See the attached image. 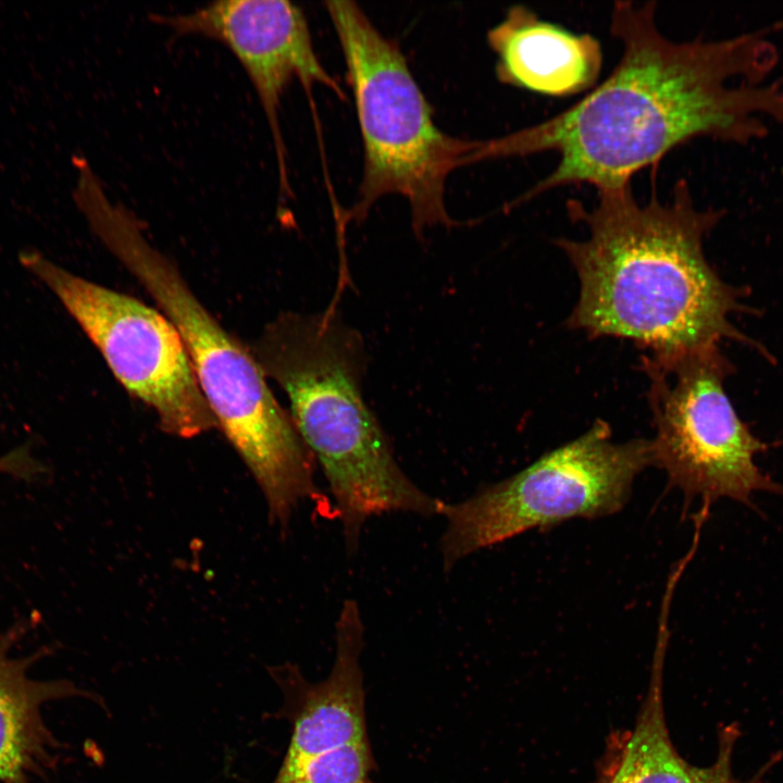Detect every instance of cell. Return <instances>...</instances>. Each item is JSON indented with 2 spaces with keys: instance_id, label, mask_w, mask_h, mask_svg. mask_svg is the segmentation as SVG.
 Masks as SVG:
<instances>
[{
  "instance_id": "cell-11",
  "label": "cell",
  "mask_w": 783,
  "mask_h": 783,
  "mask_svg": "<svg viewBox=\"0 0 783 783\" xmlns=\"http://www.w3.org/2000/svg\"><path fill=\"white\" fill-rule=\"evenodd\" d=\"M502 84L550 97L589 91L602 67L600 42L542 20L524 5L511 7L487 33Z\"/></svg>"
},
{
  "instance_id": "cell-5",
  "label": "cell",
  "mask_w": 783,
  "mask_h": 783,
  "mask_svg": "<svg viewBox=\"0 0 783 783\" xmlns=\"http://www.w3.org/2000/svg\"><path fill=\"white\" fill-rule=\"evenodd\" d=\"M356 101L363 141V175L357 200L345 217L363 219L390 194L410 206L418 236L427 227H451L445 184L457 167L472 164L475 140L447 135L399 47L352 1H327Z\"/></svg>"
},
{
  "instance_id": "cell-9",
  "label": "cell",
  "mask_w": 783,
  "mask_h": 783,
  "mask_svg": "<svg viewBox=\"0 0 783 783\" xmlns=\"http://www.w3.org/2000/svg\"><path fill=\"white\" fill-rule=\"evenodd\" d=\"M150 18L177 35L215 39L234 53L260 99L277 156L281 191L289 194L278 113L285 89L297 78L309 97L320 84L344 98L314 51L303 11L285 0H220L187 13Z\"/></svg>"
},
{
  "instance_id": "cell-15",
  "label": "cell",
  "mask_w": 783,
  "mask_h": 783,
  "mask_svg": "<svg viewBox=\"0 0 783 783\" xmlns=\"http://www.w3.org/2000/svg\"><path fill=\"white\" fill-rule=\"evenodd\" d=\"M359 783H371V782H370V781H368V780H364V781H362V782H359Z\"/></svg>"
},
{
  "instance_id": "cell-6",
  "label": "cell",
  "mask_w": 783,
  "mask_h": 783,
  "mask_svg": "<svg viewBox=\"0 0 783 783\" xmlns=\"http://www.w3.org/2000/svg\"><path fill=\"white\" fill-rule=\"evenodd\" d=\"M650 465L649 439L616 443L609 424L597 420L515 474L462 501H445L443 567L448 572L467 556L534 529L618 513L636 476Z\"/></svg>"
},
{
  "instance_id": "cell-1",
  "label": "cell",
  "mask_w": 783,
  "mask_h": 783,
  "mask_svg": "<svg viewBox=\"0 0 783 783\" xmlns=\"http://www.w3.org/2000/svg\"><path fill=\"white\" fill-rule=\"evenodd\" d=\"M610 33L622 48L612 72L573 105L505 136L481 140L480 161L545 151L555 169L511 207L561 186L597 191L631 184L696 138L747 144L783 120V77L762 32L674 41L656 22V3L617 1Z\"/></svg>"
},
{
  "instance_id": "cell-7",
  "label": "cell",
  "mask_w": 783,
  "mask_h": 783,
  "mask_svg": "<svg viewBox=\"0 0 783 783\" xmlns=\"http://www.w3.org/2000/svg\"><path fill=\"white\" fill-rule=\"evenodd\" d=\"M648 402L656 435L652 463L667 473L685 505L729 498L757 511L756 492L783 486L756 463L768 446L737 415L724 388L733 365L719 345L672 355H645Z\"/></svg>"
},
{
  "instance_id": "cell-3",
  "label": "cell",
  "mask_w": 783,
  "mask_h": 783,
  "mask_svg": "<svg viewBox=\"0 0 783 783\" xmlns=\"http://www.w3.org/2000/svg\"><path fill=\"white\" fill-rule=\"evenodd\" d=\"M75 202L96 236L176 327L217 426L251 471L272 521L286 526L301 502L319 495L314 458L259 364L148 241L136 215L112 201L101 183L85 185Z\"/></svg>"
},
{
  "instance_id": "cell-8",
  "label": "cell",
  "mask_w": 783,
  "mask_h": 783,
  "mask_svg": "<svg viewBox=\"0 0 783 783\" xmlns=\"http://www.w3.org/2000/svg\"><path fill=\"white\" fill-rule=\"evenodd\" d=\"M18 261L61 302L120 383L156 412L166 433L192 438L217 426L182 337L166 315L67 271L35 249L22 251Z\"/></svg>"
},
{
  "instance_id": "cell-2",
  "label": "cell",
  "mask_w": 783,
  "mask_h": 783,
  "mask_svg": "<svg viewBox=\"0 0 783 783\" xmlns=\"http://www.w3.org/2000/svg\"><path fill=\"white\" fill-rule=\"evenodd\" d=\"M567 209L588 232L582 240H555L580 282L569 327L593 338L630 339L649 355L687 352L724 338L763 350L732 323V314L748 311L744 293L721 279L705 256V236L723 211L697 209L685 181L666 202L655 190L638 202L630 184L598 190L591 210L576 199Z\"/></svg>"
},
{
  "instance_id": "cell-14",
  "label": "cell",
  "mask_w": 783,
  "mask_h": 783,
  "mask_svg": "<svg viewBox=\"0 0 783 783\" xmlns=\"http://www.w3.org/2000/svg\"><path fill=\"white\" fill-rule=\"evenodd\" d=\"M375 762L369 741L351 743L290 765H281L272 783H359Z\"/></svg>"
},
{
  "instance_id": "cell-13",
  "label": "cell",
  "mask_w": 783,
  "mask_h": 783,
  "mask_svg": "<svg viewBox=\"0 0 783 783\" xmlns=\"http://www.w3.org/2000/svg\"><path fill=\"white\" fill-rule=\"evenodd\" d=\"M648 692L632 732L618 743L601 783H762L781 759L776 754L749 780H739L732 770L733 751L741 731L736 723L719 731V750L709 767L684 760L673 746L663 711L662 673L669 632L658 629Z\"/></svg>"
},
{
  "instance_id": "cell-12",
  "label": "cell",
  "mask_w": 783,
  "mask_h": 783,
  "mask_svg": "<svg viewBox=\"0 0 783 783\" xmlns=\"http://www.w3.org/2000/svg\"><path fill=\"white\" fill-rule=\"evenodd\" d=\"M32 624L20 621L0 633V782L34 783L57 765L60 743L42 717L46 703L70 697L98 700L66 680L36 681L29 668L49 650L15 658L11 649Z\"/></svg>"
},
{
  "instance_id": "cell-10",
  "label": "cell",
  "mask_w": 783,
  "mask_h": 783,
  "mask_svg": "<svg viewBox=\"0 0 783 783\" xmlns=\"http://www.w3.org/2000/svg\"><path fill=\"white\" fill-rule=\"evenodd\" d=\"M363 633L358 604L347 599L336 622V656L326 679L310 683L289 662L269 669L283 694L278 717L293 725L282 765L368 739L360 667Z\"/></svg>"
},
{
  "instance_id": "cell-4",
  "label": "cell",
  "mask_w": 783,
  "mask_h": 783,
  "mask_svg": "<svg viewBox=\"0 0 783 783\" xmlns=\"http://www.w3.org/2000/svg\"><path fill=\"white\" fill-rule=\"evenodd\" d=\"M271 364L290 401L291 419L326 477L356 554L372 517L442 515L445 501L417 486L399 467L388 438L362 396L364 343L334 306L286 318L276 327Z\"/></svg>"
}]
</instances>
